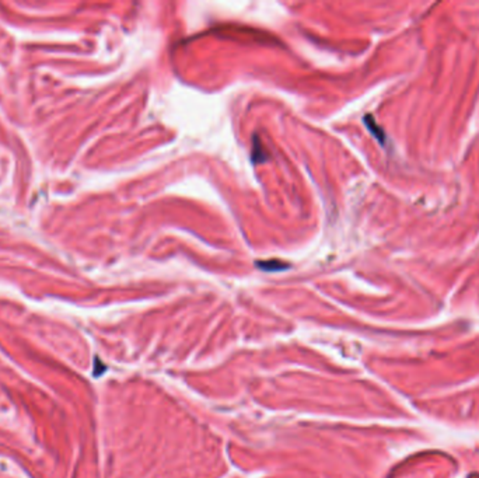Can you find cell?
<instances>
[{
	"label": "cell",
	"mask_w": 479,
	"mask_h": 478,
	"mask_svg": "<svg viewBox=\"0 0 479 478\" xmlns=\"http://www.w3.org/2000/svg\"><path fill=\"white\" fill-rule=\"evenodd\" d=\"M255 265L258 266L261 271L266 272H276V271H283L286 268H289V265L279 260H269V261H262V262H255Z\"/></svg>",
	"instance_id": "cell-2"
},
{
	"label": "cell",
	"mask_w": 479,
	"mask_h": 478,
	"mask_svg": "<svg viewBox=\"0 0 479 478\" xmlns=\"http://www.w3.org/2000/svg\"><path fill=\"white\" fill-rule=\"evenodd\" d=\"M364 123H366V127H367V129L371 132V135H373L374 138L377 139L380 143L384 146L385 140H387V136H385L383 128L377 125V122L374 121V118L371 117V115H366V117H364Z\"/></svg>",
	"instance_id": "cell-1"
},
{
	"label": "cell",
	"mask_w": 479,
	"mask_h": 478,
	"mask_svg": "<svg viewBox=\"0 0 479 478\" xmlns=\"http://www.w3.org/2000/svg\"><path fill=\"white\" fill-rule=\"evenodd\" d=\"M251 159L254 163H263L268 160V153L265 150V146L259 142L258 136H254V149Z\"/></svg>",
	"instance_id": "cell-3"
}]
</instances>
